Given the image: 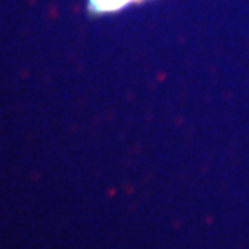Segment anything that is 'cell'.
<instances>
[{"mask_svg":"<svg viewBox=\"0 0 249 249\" xmlns=\"http://www.w3.org/2000/svg\"><path fill=\"white\" fill-rule=\"evenodd\" d=\"M132 2H137V0H89L90 8L97 13L116 12V10L127 7Z\"/></svg>","mask_w":249,"mask_h":249,"instance_id":"obj_1","label":"cell"}]
</instances>
